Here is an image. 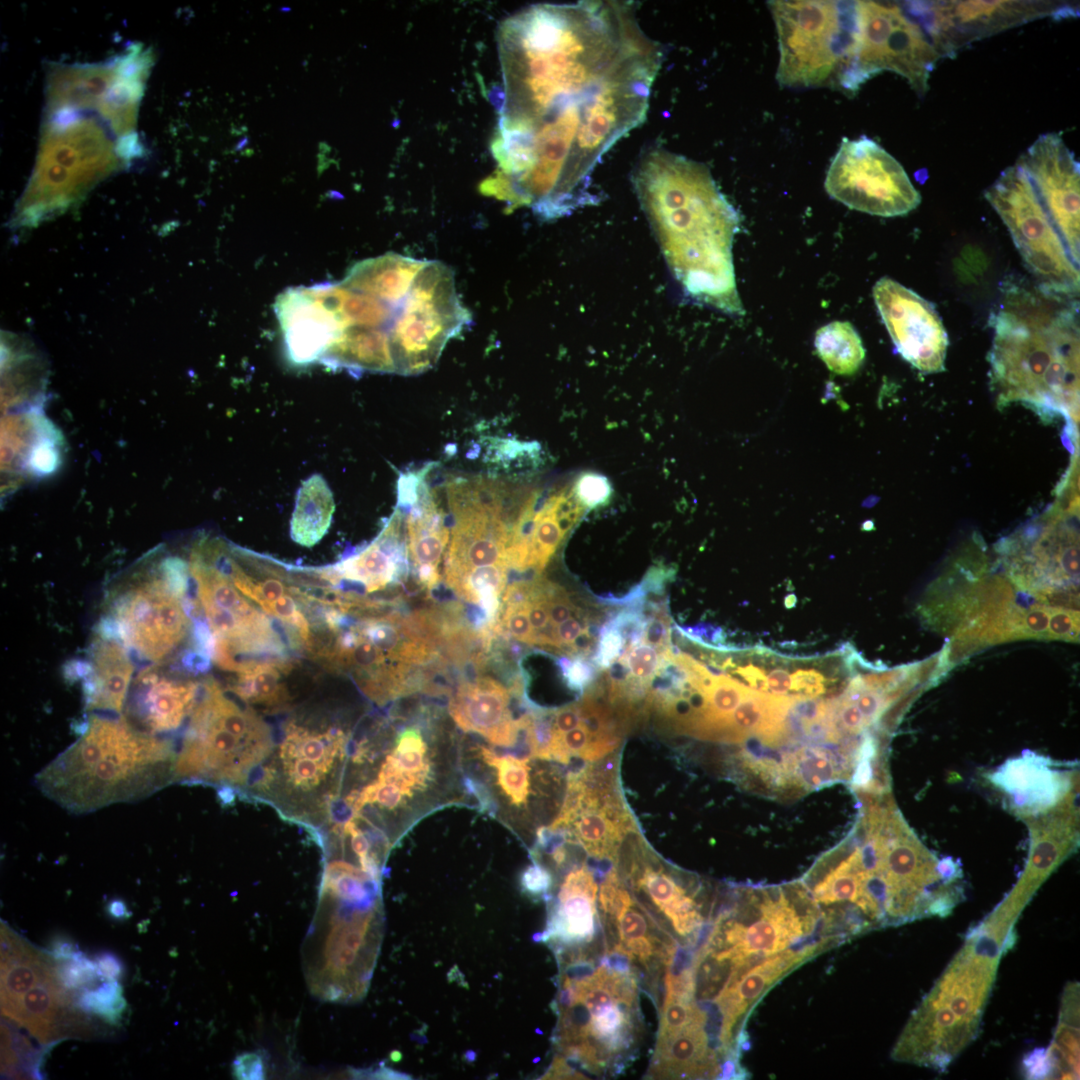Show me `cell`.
<instances>
[{
  "instance_id": "cell-15",
  "label": "cell",
  "mask_w": 1080,
  "mask_h": 1080,
  "mask_svg": "<svg viewBox=\"0 0 1080 1080\" xmlns=\"http://www.w3.org/2000/svg\"><path fill=\"white\" fill-rule=\"evenodd\" d=\"M274 309L287 359L296 366L319 362L339 334L332 312L307 287H290L278 295Z\"/></svg>"
},
{
  "instance_id": "cell-39",
  "label": "cell",
  "mask_w": 1080,
  "mask_h": 1080,
  "mask_svg": "<svg viewBox=\"0 0 1080 1080\" xmlns=\"http://www.w3.org/2000/svg\"><path fill=\"white\" fill-rule=\"evenodd\" d=\"M589 627L587 617L579 612L555 627L554 633L559 650L571 653L573 644Z\"/></svg>"
},
{
  "instance_id": "cell-30",
  "label": "cell",
  "mask_w": 1080,
  "mask_h": 1080,
  "mask_svg": "<svg viewBox=\"0 0 1080 1080\" xmlns=\"http://www.w3.org/2000/svg\"><path fill=\"white\" fill-rule=\"evenodd\" d=\"M480 754L488 765L497 769L498 783L512 804H525L529 794L527 760L514 756H497L487 748H481Z\"/></svg>"
},
{
  "instance_id": "cell-43",
  "label": "cell",
  "mask_w": 1080,
  "mask_h": 1080,
  "mask_svg": "<svg viewBox=\"0 0 1080 1080\" xmlns=\"http://www.w3.org/2000/svg\"><path fill=\"white\" fill-rule=\"evenodd\" d=\"M233 1069L239 1079H260L264 1076L262 1059L255 1053H245L237 1057Z\"/></svg>"
},
{
  "instance_id": "cell-31",
  "label": "cell",
  "mask_w": 1080,
  "mask_h": 1080,
  "mask_svg": "<svg viewBox=\"0 0 1080 1080\" xmlns=\"http://www.w3.org/2000/svg\"><path fill=\"white\" fill-rule=\"evenodd\" d=\"M78 1005L107 1021L116 1022L125 1008L122 987L116 980H108L95 990L84 991L78 999Z\"/></svg>"
},
{
  "instance_id": "cell-14",
  "label": "cell",
  "mask_w": 1080,
  "mask_h": 1080,
  "mask_svg": "<svg viewBox=\"0 0 1080 1080\" xmlns=\"http://www.w3.org/2000/svg\"><path fill=\"white\" fill-rule=\"evenodd\" d=\"M1016 164L1029 178L1079 266L1080 171L1074 154L1058 133L1050 132L1039 136Z\"/></svg>"
},
{
  "instance_id": "cell-2",
  "label": "cell",
  "mask_w": 1080,
  "mask_h": 1080,
  "mask_svg": "<svg viewBox=\"0 0 1080 1080\" xmlns=\"http://www.w3.org/2000/svg\"><path fill=\"white\" fill-rule=\"evenodd\" d=\"M633 182L666 260L685 291L727 314L744 315L732 259L740 218L709 168L654 147L641 157Z\"/></svg>"
},
{
  "instance_id": "cell-11",
  "label": "cell",
  "mask_w": 1080,
  "mask_h": 1080,
  "mask_svg": "<svg viewBox=\"0 0 1080 1080\" xmlns=\"http://www.w3.org/2000/svg\"><path fill=\"white\" fill-rule=\"evenodd\" d=\"M824 186L831 198L850 209L881 217L906 215L921 202L902 165L864 135L842 139Z\"/></svg>"
},
{
  "instance_id": "cell-22",
  "label": "cell",
  "mask_w": 1080,
  "mask_h": 1080,
  "mask_svg": "<svg viewBox=\"0 0 1080 1080\" xmlns=\"http://www.w3.org/2000/svg\"><path fill=\"white\" fill-rule=\"evenodd\" d=\"M991 780L1011 795L1018 807L1029 810L1053 805L1068 785L1067 779L1051 769L1044 757L1030 752L1007 761Z\"/></svg>"
},
{
  "instance_id": "cell-12",
  "label": "cell",
  "mask_w": 1080,
  "mask_h": 1080,
  "mask_svg": "<svg viewBox=\"0 0 1080 1080\" xmlns=\"http://www.w3.org/2000/svg\"><path fill=\"white\" fill-rule=\"evenodd\" d=\"M904 7L923 25L941 57L1033 20L1075 17L1078 5L1063 1H910Z\"/></svg>"
},
{
  "instance_id": "cell-24",
  "label": "cell",
  "mask_w": 1080,
  "mask_h": 1080,
  "mask_svg": "<svg viewBox=\"0 0 1080 1080\" xmlns=\"http://www.w3.org/2000/svg\"><path fill=\"white\" fill-rule=\"evenodd\" d=\"M65 989L54 967L18 1000L8 1017L47 1043L57 1036L60 1008L70 1003Z\"/></svg>"
},
{
  "instance_id": "cell-6",
  "label": "cell",
  "mask_w": 1080,
  "mask_h": 1080,
  "mask_svg": "<svg viewBox=\"0 0 1080 1080\" xmlns=\"http://www.w3.org/2000/svg\"><path fill=\"white\" fill-rule=\"evenodd\" d=\"M767 3L778 37V84L845 91L857 40L856 1Z\"/></svg>"
},
{
  "instance_id": "cell-28",
  "label": "cell",
  "mask_w": 1080,
  "mask_h": 1080,
  "mask_svg": "<svg viewBox=\"0 0 1080 1080\" xmlns=\"http://www.w3.org/2000/svg\"><path fill=\"white\" fill-rule=\"evenodd\" d=\"M344 748L345 736L339 729L328 728L320 732L290 723L285 730L280 757L282 760L304 757L330 772L335 760L344 756Z\"/></svg>"
},
{
  "instance_id": "cell-35",
  "label": "cell",
  "mask_w": 1080,
  "mask_h": 1080,
  "mask_svg": "<svg viewBox=\"0 0 1080 1080\" xmlns=\"http://www.w3.org/2000/svg\"><path fill=\"white\" fill-rule=\"evenodd\" d=\"M626 646L621 632L608 622L599 631L593 662L597 667L608 669L622 654Z\"/></svg>"
},
{
  "instance_id": "cell-33",
  "label": "cell",
  "mask_w": 1080,
  "mask_h": 1080,
  "mask_svg": "<svg viewBox=\"0 0 1080 1080\" xmlns=\"http://www.w3.org/2000/svg\"><path fill=\"white\" fill-rule=\"evenodd\" d=\"M59 981L66 989L79 988L93 981L98 973L96 962L89 960L81 952H76L70 959L56 967Z\"/></svg>"
},
{
  "instance_id": "cell-1",
  "label": "cell",
  "mask_w": 1080,
  "mask_h": 1080,
  "mask_svg": "<svg viewBox=\"0 0 1080 1080\" xmlns=\"http://www.w3.org/2000/svg\"><path fill=\"white\" fill-rule=\"evenodd\" d=\"M502 89L490 194L556 219L593 202L601 158L646 119L663 49L633 2L536 4L497 33Z\"/></svg>"
},
{
  "instance_id": "cell-16",
  "label": "cell",
  "mask_w": 1080,
  "mask_h": 1080,
  "mask_svg": "<svg viewBox=\"0 0 1080 1080\" xmlns=\"http://www.w3.org/2000/svg\"><path fill=\"white\" fill-rule=\"evenodd\" d=\"M200 690L197 682L173 679L161 675L155 667H147L129 692L125 718L154 735L173 732L190 717Z\"/></svg>"
},
{
  "instance_id": "cell-13",
  "label": "cell",
  "mask_w": 1080,
  "mask_h": 1080,
  "mask_svg": "<svg viewBox=\"0 0 1080 1080\" xmlns=\"http://www.w3.org/2000/svg\"><path fill=\"white\" fill-rule=\"evenodd\" d=\"M873 297L899 354L922 373L944 371L949 341L933 304L888 277L876 282Z\"/></svg>"
},
{
  "instance_id": "cell-36",
  "label": "cell",
  "mask_w": 1080,
  "mask_h": 1080,
  "mask_svg": "<svg viewBox=\"0 0 1080 1080\" xmlns=\"http://www.w3.org/2000/svg\"><path fill=\"white\" fill-rule=\"evenodd\" d=\"M557 664L568 688L580 694L594 679V664L584 656L577 655L573 659L560 657Z\"/></svg>"
},
{
  "instance_id": "cell-8",
  "label": "cell",
  "mask_w": 1080,
  "mask_h": 1080,
  "mask_svg": "<svg viewBox=\"0 0 1080 1080\" xmlns=\"http://www.w3.org/2000/svg\"><path fill=\"white\" fill-rule=\"evenodd\" d=\"M197 605L212 638L211 661L220 669L237 673L261 661L291 660L288 642L264 612L235 587L220 555V538L203 536L190 550L188 560Z\"/></svg>"
},
{
  "instance_id": "cell-21",
  "label": "cell",
  "mask_w": 1080,
  "mask_h": 1080,
  "mask_svg": "<svg viewBox=\"0 0 1080 1080\" xmlns=\"http://www.w3.org/2000/svg\"><path fill=\"white\" fill-rule=\"evenodd\" d=\"M597 885L592 872L581 866L571 870L560 886L557 903L551 909L543 941L558 945L591 941L595 933Z\"/></svg>"
},
{
  "instance_id": "cell-17",
  "label": "cell",
  "mask_w": 1080,
  "mask_h": 1080,
  "mask_svg": "<svg viewBox=\"0 0 1080 1080\" xmlns=\"http://www.w3.org/2000/svg\"><path fill=\"white\" fill-rule=\"evenodd\" d=\"M402 520L403 512L397 507L376 540L330 567L316 569L317 574L330 585L348 581L361 585L368 593L397 582L408 566Z\"/></svg>"
},
{
  "instance_id": "cell-50",
  "label": "cell",
  "mask_w": 1080,
  "mask_h": 1080,
  "mask_svg": "<svg viewBox=\"0 0 1080 1080\" xmlns=\"http://www.w3.org/2000/svg\"><path fill=\"white\" fill-rule=\"evenodd\" d=\"M279 10H280V11H290V10H291V8H289V7H283V8H280Z\"/></svg>"
},
{
  "instance_id": "cell-9",
  "label": "cell",
  "mask_w": 1080,
  "mask_h": 1080,
  "mask_svg": "<svg viewBox=\"0 0 1080 1080\" xmlns=\"http://www.w3.org/2000/svg\"><path fill=\"white\" fill-rule=\"evenodd\" d=\"M856 10V48L845 91L855 93L872 76L892 71L924 96L942 57L920 21L902 2L856 1Z\"/></svg>"
},
{
  "instance_id": "cell-34",
  "label": "cell",
  "mask_w": 1080,
  "mask_h": 1080,
  "mask_svg": "<svg viewBox=\"0 0 1080 1080\" xmlns=\"http://www.w3.org/2000/svg\"><path fill=\"white\" fill-rule=\"evenodd\" d=\"M664 603L654 604L650 616L646 618L642 641L663 653L672 647L671 624Z\"/></svg>"
},
{
  "instance_id": "cell-41",
  "label": "cell",
  "mask_w": 1080,
  "mask_h": 1080,
  "mask_svg": "<svg viewBox=\"0 0 1080 1080\" xmlns=\"http://www.w3.org/2000/svg\"><path fill=\"white\" fill-rule=\"evenodd\" d=\"M616 920L618 921L616 927L620 938L619 942L646 936L647 934V921L636 908H633V905Z\"/></svg>"
},
{
  "instance_id": "cell-19",
  "label": "cell",
  "mask_w": 1080,
  "mask_h": 1080,
  "mask_svg": "<svg viewBox=\"0 0 1080 1080\" xmlns=\"http://www.w3.org/2000/svg\"><path fill=\"white\" fill-rule=\"evenodd\" d=\"M88 656L87 662L67 671L68 679L82 680L86 710L120 714L134 671L128 649L116 638L97 632Z\"/></svg>"
},
{
  "instance_id": "cell-40",
  "label": "cell",
  "mask_w": 1080,
  "mask_h": 1080,
  "mask_svg": "<svg viewBox=\"0 0 1080 1080\" xmlns=\"http://www.w3.org/2000/svg\"><path fill=\"white\" fill-rule=\"evenodd\" d=\"M1050 607L1035 606L1024 612L1022 638L1047 639Z\"/></svg>"
},
{
  "instance_id": "cell-46",
  "label": "cell",
  "mask_w": 1080,
  "mask_h": 1080,
  "mask_svg": "<svg viewBox=\"0 0 1080 1080\" xmlns=\"http://www.w3.org/2000/svg\"><path fill=\"white\" fill-rule=\"evenodd\" d=\"M632 957L619 951H609L602 960L601 965L605 966L608 970L620 974H632L631 961Z\"/></svg>"
},
{
  "instance_id": "cell-23",
  "label": "cell",
  "mask_w": 1080,
  "mask_h": 1080,
  "mask_svg": "<svg viewBox=\"0 0 1080 1080\" xmlns=\"http://www.w3.org/2000/svg\"><path fill=\"white\" fill-rule=\"evenodd\" d=\"M705 1025L693 1023L657 1041L655 1069L660 1076H714L719 1068Z\"/></svg>"
},
{
  "instance_id": "cell-25",
  "label": "cell",
  "mask_w": 1080,
  "mask_h": 1080,
  "mask_svg": "<svg viewBox=\"0 0 1080 1080\" xmlns=\"http://www.w3.org/2000/svg\"><path fill=\"white\" fill-rule=\"evenodd\" d=\"M335 510L331 489L320 474L301 484L290 522L293 541L304 547L317 544L327 533Z\"/></svg>"
},
{
  "instance_id": "cell-42",
  "label": "cell",
  "mask_w": 1080,
  "mask_h": 1080,
  "mask_svg": "<svg viewBox=\"0 0 1080 1080\" xmlns=\"http://www.w3.org/2000/svg\"><path fill=\"white\" fill-rule=\"evenodd\" d=\"M1023 1066L1029 1079L1052 1078V1066L1044 1048L1029 1052L1023 1059Z\"/></svg>"
},
{
  "instance_id": "cell-37",
  "label": "cell",
  "mask_w": 1080,
  "mask_h": 1080,
  "mask_svg": "<svg viewBox=\"0 0 1080 1080\" xmlns=\"http://www.w3.org/2000/svg\"><path fill=\"white\" fill-rule=\"evenodd\" d=\"M1078 635V611L1050 607L1047 640L1077 641Z\"/></svg>"
},
{
  "instance_id": "cell-10",
  "label": "cell",
  "mask_w": 1080,
  "mask_h": 1080,
  "mask_svg": "<svg viewBox=\"0 0 1080 1080\" xmlns=\"http://www.w3.org/2000/svg\"><path fill=\"white\" fill-rule=\"evenodd\" d=\"M985 198L1008 228L1039 287L1075 297L1079 291V266L1041 203L1024 171L1015 164L1006 168L985 191Z\"/></svg>"
},
{
  "instance_id": "cell-27",
  "label": "cell",
  "mask_w": 1080,
  "mask_h": 1080,
  "mask_svg": "<svg viewBox=\"0 0 1080 1080\" xmlns=\"http://www.w3.org/2000/svg\"><path fill=\"white\" fill-rule=\"evenodd\" d=\"M814 345L827 368L838 375L854 374L865 359L862 340L846 321H834L819 328Z\"/></svg>"
},
{
  "instance_id": "cell-38",
  "label": "cell",
  "mask_w": 1080,
  "mask_h": 1080,
  "mask_svg": "<svg viewBox=\"0 0 1080 1080\" xmlns=\"http://www.w3.org/2000/svg\"><path fill=\"white\" fill-rule=\"evenodd\" d=\"M522 889L531 896H544L552 887V875L538 862L528 866L521 874Z\"/></svg>"
},
{
  "instance_id": "cell-20",
  "label": "cell",
  "mask_w": 1080,
  "mask_h": 1080,
  "mask_svg": "<svg viewBox=\"0 0 1080 1080\" xmlns=\"http://www.w3.org/2000/svg\"><path fill=\"white\" fill-rule=\"evenodd\" d=\"M827 946L828 941L823 940L798 951L785 949L776 956H768L726 986L716 997L721 1012V1045L726 1049L730 1047L735 1024L772 984Z\"/></svg>"
},
{
  "instance_id": "cell-49",
  "label": "cell",
  "mask_w": 1080,
  "mask_h": 1080,
  "mask_svg": "<svg viewBox=\"0 0 1080 1080\" xmlns=\"http://www.w3.org/2000/svg\"><path fill=\"white\" fill-rule=\"evenodd\" d=\"M248 144H249V138L245 136L244 138H242V139H241V140H240V141L238 142V144L236 145V148H235V149H236V150H238V151H239V150H242V149H244V148H245V147H246V146H247Z\"/></svg>"
},
{
  "instance_id": "cell-45",
  "label": "cell",
  "mask_w": 1080,
  "mask_h": 1080,
  "mask_svg": "<svg viewBox=\"0 0 1080 1080\" xmlns=\"http://www.w3.org/2000/svg\"><path fill=\"white\" fill-rule=\"evenodd\" d=\"M96 965L100 976L107 980L118 979L124 970L121 960L111 952H102L96 957Z\"/></svg>"
},
{
  "instance_id": "cell-26",
  "label": "cell",
  "mask_w": 1080,
  "mask_h": 1080,
  "mask_svg": "<svg viewBox=\"0 0 1080 1080\" xmlns=\"http://www.w3.org/2000/svg\"><path fill=\"white\" fill-rule=\"evenodd\" d=\"M292 664V660H268L249 665L235 673L231 690L248 704H258L272 710L284 708L290 696L282 675L292 669Z\"/></svg>"
},
{
  "instance_id": "cell-47",
  "label": "cell",
  "mask_w": 1080,
  "mask_h": 1080,
  "mask_svg": "<svg viewBox=\"0 0 1080 1080\" xmlns=\"http://www.w3.org/2000/svg\"><path fill=\"white\" fill-rule=\"evenodd\" d=\"M76 952L74 945L66 938L58 937L52 941L50 955L57 960H68Z\"/></svg>"
},
{
  "instance_id": "cell-5",
  "label": "cell",
  "mask_w": 1080,
  "mask_h": 1080,
  "mask_svg": "<svg viewBox=\"0 0 1080 1080\" xmlns=\"http://www.w3.org/2000/svg\"><path fill=\"white\" fill-rule=\"evenodd\" d=\"M158 554L141 560L111 593L108 613L97 630L151 663L180 646L198 611L188 595V561Z\"/></svg>"
},
{
  "instance_id": "cell-32",
  "label": "cell",
  "mask_w": 1080,
  "mask_h": 1080,
  "mask_svg": "<svg viewBox=\"0 0 1080 1080\" xmlns=\"http://www.w3.org/2000/svg\"><path fill=\"white\" fill-rule=\"evenodd\" d=\"M707 1015L693 1001H665L660 1022L658 1040L668 1038L693 1023L706 1025Z\"/></svg>"
},
{
  "instance_id": "cell-4",
  "label": "cell",
  "mask_w": 1080,
  "mask_h": 1080,
  "mask_svg": "<svg viewBox=\"0 0 1080 1080\" xmlns=\"http://www.w3.org/2000/svg\"><path fill=\"white\" fill-rule=\"evenodd\" d=\"M76 734L78 739L35 776L38 789L70 813L135 802L174 780L172 741L125 717L91 714Z\"/></svg>"
},
{
  "instance_id": "cell-48",
  "label": "cell",
  "mask_w": 1080,
  "mask_h": 1080,
  "mask_svg": "<svg viewBox=\"0 0 1080 1080\" xmlns=\"http://www.w3.org/2000/svg\"><path fill=\"white\" fill-rule=\"evenodd\" d=\"M107 910L110 916L116 919H125L131 914L126 904L121 899H113L107 905Z\"/></svg>"
},
{
  "instance_id": "cell-3",
  "label": "cell",
  "mask_w": 1080,
  "mask_h": 1080,
  "mask_svg": "<svg viewBox=\"0 0 1080 1080\" xmlns=\"http://www.w3.org/2000/svg\"><path fill=\"white\" fill-rule=\"evenodd\" d=\"M1074 297L1006 284L988 355L998 405L1021 402L1078 424L1079 326Z\"/></svg>"
},
{
  "instance_id": "cell-29",
  "label": "cell",
  "mask_w": 1080,
  "mask_h": 1080,
  "mask_svg": "<svg viewBox=\"0 0 1080 1080\" xmlns=\"http://www.w3.org/2000/svg\"><path fill=\"white\" fill-rule=\"evenodd\" d=\"M389 762L413 789L422 788L430 778V764L426 758V744L416 729L404 730L397 738L396 746L387 756Z\"/></svg>"
},
{
  "instance_id": "cell-18",
  "label": "cell",
  "mask_w": 1080,
  "mask_h": 1080,
  "mask_svg": "<svg viewBox=\"0 0 1080 1080\" xmlns=\"http://www.w3.org/2000/svg\"><path fill=\"white\" fill-rule=\"evenodd\" d=\"M509 702V692L500 682L480 677L459 686L449 711L461 729L479 733L496 746L513 747L525 723L522 716L513 719Z\"/></svg>"
},
{
  "instance_id": "cell-7",
  "label": "cell",
  "mask_w": 1080,
  "mask_h": 1080,
  "mask_svg": "<svg viewBox=\"0 0 1080 1080\" xmlns=\"http://www.w3.org/2000/svg\"><path fill=\"white\" fill-rule=\"evenodd\" d=\"M272 751L267 724L239 707L214 679L201 684L174 764V780L244 785Z\"/></svg>"
},
{
  "instance_id": "cell-44",
  "label": "cell",
  "mask_w": 1080,
  "mask_h": 1080,
  "mask_svg": "<svg viewBox=\"0 0 1080 1080\" xmlns=\"http://www.w3.org/2000/svg\"><path fill=\"white\" fill-rule=\"evenodd\" d=\"M607 487L608 485L604 479L592 477L591 480V477L583 478L578 487L579 496L586 504L594 506L598 504L596 496L600 503L607 498Z\"/></svg>"
}]
</instances>
